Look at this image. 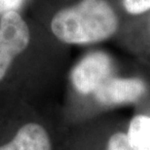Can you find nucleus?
I'll return each mask as SVG.
<instances>
[{"label":"nucleus","mask_w":150,"mask_h":150,"mask_svg":"<svg viewBox=\"0 0 150 150\" xmlns=\"http://www.w3.org/2000/svg\"><path fill=\"white\" fill-rule=\"evenodd\" d=\"M118 26L116 15L105 0H82L54 16V35L67 44L96 43L107 39Z\"/></svg>","instance_id":"nucleus-1"},{"label":"nucleus","mask_w":150,"mask_h":150,"mask_svg":"<svg viewBox=\"0 0 150 150\" xmlns=\"http://www.w3.org/2000/svg\"><path fill=\"white\" fill-rule=\"evenodd\" d=\"M107 150H134L129 142L128 136L125 134L118 133L110 137Z\"/></svg>","instance_id":"nucleus-7"},{"label":"nucleus","mask_w":150,"mask_h":150,"mask_svg":"<svg viewBox=\"0 0 150 150\" xmlns=\"http://www.w3.org/2000/svg\"><path fill=\"white\" fill-rule=\"evenodd\" d=\"M149 150H150V149H149Z\"/></svg>","instance_id":"nucleus-10"},{"label":"nucleus","mask_w":150,"mask_h":150,"mask_svg":"<svg viewBox=\"0 0 150 150\" xmlns=\"http://www.w3.org/2000/svg\"><path fill=\"white\" fill-rule=\"evenodd\" d=\"M128 139L134 150L150 149V117L136 116L131 121Z\"/></svg>","instance_id":"nucleus-6"},{"label":"nucleus","mask_w":150,"mask_h":150,"mask_svg":"<svg viewBox=\"0 0 150 150\" xmlns=\"http://www.w3.org/2000/svg\"><path fill=\"white\" fill-rule=\"evenodd\" d=\"M123 3L131 14H140L150 9V0H123Z\"/></svg>","instance_id":"nucleus-8"},{"label":"nucleus","mask_w":150,"mask_h":150,"mask_svg":"<svg viewBox=\"0 0 150 150\" xmlns=\"http://www.w3.org/2000/svg\"><path fill=\"white\" fill-rule=\"evenodd\" d=\"M0 150H51V142L42 126L29 123L23 126L13 140L1 146Z\"/></svg>","instance_id":"nucleus-5"},{"label":"nucleus","mask_w":150,"mask_h":150,"mask_svg":"<svg viewBox=\"0 0 150 150\" xmlns=\"http://www.w3.org/2000/svg\"><path fill=\"white\" fill-rule=\"evenodd\" d=\"M112 72V62L106 54L95 52L86 56L71 72V81L81 94L95 92Z\"/></svg>","instance_id":"nucleus-3"},{"label":"nucleus","mask_w":150,"mask_h":150,"mask_svg":"<svg viewBox=\"0 0 150 150\" xmlns=\"http://www.w3.org/2000/svg\"><path fill=\"white\" fill-rule=\"evenodd\" d=\"M144 92L145 85L139 79L108 78L95 91V97L104 105H116L136 101Z\"/></svg>","instance_id":"nucleus-4"},{"label":"nucleus","mask_w":150,"mask_h":150,"mask_svg":"<svg viewBox=\"0 0 150 150\" xmlns=\"http://www.w3.org/2000/svg\"><path fill=\"white\" fill-rule=\"evenodd\" d=\"M23 0H0V14L4 15L7 12L17 11L23 5Z\"/></svg>","instance_id":"nucleus-9"},{"label":"nucleus","mask_w":150,"mask_h":150,"mask_svg":"<svg viewBox=\"0 0 150 150\" xmlns=\"http://www.w3.org/2000/svg\"><path fill=\"white\" fill-rule=\"evenodd\" d=\"M29 39L28 26L17 11L2 15L0 20V81L7 73L15 57L26 49Z\"/></svg>","instance_id":"nucleus-2"}]
</instances>
